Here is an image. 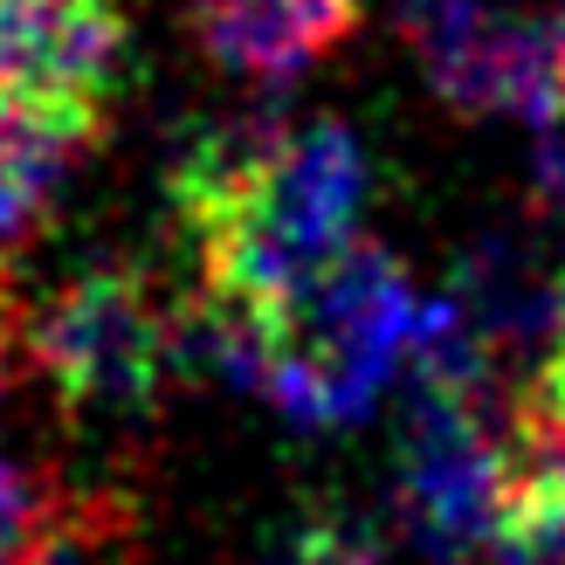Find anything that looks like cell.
I'll return each mask as SVG.
<instances>
[{
	"instance_id": "obj_10",
	"label": "cell",
	"mask_w": 565,
	"mask_h": 565,
	"mask_svg": "<svg viewBox=\"0 0 565 565\" xmlns=\"http://www.w3.org/2000/svg\"><path fill=\"white\" fill-rule=\"evenodd\" d=\"M125 518L104 497L55 503L49 524L35 531V545L21 552V565H125Z\"/></svg>"
},
{
	"instance_id": "obj_15",
	"label": "cell",
	"mask_w": 565,
	"mask_h": 565,
	"mask_svg": "<svg viewBox=\"0 0 565 565\" xmlns=\"http://www.w3.org/2000/svg\"><path fill=\"white\" fill-rule=\"evenodd\" d=\"M14 345H21V318H14V303H8V290H0V401H8V373H14Z\"/></svg>"
},
{
	"instance_id": "obj_12",
	"label": "cell",
	"mask_w": 565,
	"mask_h": 565,
	"mask_svg": "<svg viewBox=\"0 0 565 565\" xmlns=\"http://www.w3.org/2000/svg\"><path fill=\"white\" fill-rule=\"evenodd\" d=\"M269 565H380V545L352 531L345 518H297L282 531V545L269 552Z\"/></svg>"
},
{
	"instance_id": "obj_11",
	"label": "cell",
	"mask_w": 565,
	"mask_h": 565,
	"mask_svg": "<svg viewBox=\"0 0 565 565\" xmlns=\"http://www.w3.org/2000/svg\"><path fill=\"white\" fill-rule=\"evenodd\" d=\"M469 565H565V503L531 490L518 511L483 539V552H476Z\"/></svg>"
},
{
	"instance_id": "obj_4",
	"label": "cell",
	"mask_w": 565,
	"mask_h": 565,
	"mask_svg": "<svg viewBox=\"0 0 565 565\" xmlns=\"http://www.w3.org/2000/svg\"><path fill=\"white\" fill-rule=\"evenodd\" d=\"M531 497L511 414L490 393L414 386V414L393 456V524L420 558H476L483 539Z\"/></svg>"
},
{
	"instance_id": "obj_8",
	"label": "cell",
	"mask_w": 565,
	"mask_h": 565,
	"mask_svg": "<svg viewBox=\"0 0 565 565\" xmlns=\"http://www.w3.org/2000/svg\"><path fill=\"white\" fill-rule=\"evenodd\" d=\"M365 21V0H186V28L214 70L282 90L338 55Z\"/></svg>"
},
{
	"instance_id": "obj_16",
	"label": "cell",
	"mask_w": 565,
	"mask_h": 565,
	"mask_svg": "<svg viewBox=\"0 0 565 565\" xmlns=\"http://www.w3.org/2000/svg\"><path fill=\"white\" fill-rule=\"evenodd\" d=\"M558 352H565V331H558Z\"/></svg>"
},
{
	"instance_id": "obj_7",
	"label": "cell",
	"mask_w": 565,
	"mask_h": 565,
	"mask_svg": "<svg viewBox=\"0 0 565 565\" xmlns=\"http://www.w3.org/2000/svg\"><path fill=\"white\" fill-rule=\"evenodd\" d=\"M456 310L490 359H531L545 365L565 331V263L545 256L539 235L490 228L456 263Z\"/></svg>"
},
{
	"instance_id": "obj_1",
	"label": "cell",
	"mask_w": 565,
	"mask_h": 565,
	"mask_svg": "<svg viewBox=\"0 0 565 565\" xmlns=\"http://www.w3.org/2000/svg\"><path fill=\"white\" fill-rule=\"evenodd\" d=\"M166 193L201 263V290L282 318L359 248L373 166L352 125H290L282 104H256L193 131L166 166Z\"/></svg>"
},
{
	"instance_id": "obj_13",
	"label": "cell",
	"mask_w": 565,
	"mask_h": 565,
	"mask_svg": "<svg viewBox=\"0 0 565 565\" xmlns=\"http://www.w3.org/2000/svg\"><path fill=\"white\" fill-rule=\"evenodd\" d=\"M55 503L14 456H0V565H21V552L35 545V531L49 524Z\"/></svg>"
},
{
	"instance_id": "obj_9",
	"label": "cell",
	"mask_w": 565,
	"mask_h": 565,
	"mask_svg": "<svg viewBox=\"0 0 565 565\" xmlns=\"http://www.w3.org/2000/svg\"><path fill=\"white\" fill-rule=\"evenodd\" d=\"M104 138V110L0 97V263L35 242Z\"/></svg>"
},
{
	"instance_id": "obj_3",
	"label": "cell",
	"mask_w": 565,
	"mask_h": 565,
	"mask_svg": "<svg viewBox=\"0 0 565 565\" xmlns=\"http://www.w3.org/2000/svg\"><path fill=\"white\" fill-rule=\"evenodd\" d=\"M21 345L70 420H152L180 380V303L138 263H90L21 318Z\"/></svg>"
},
{
	"instance_id": "obj_6",
	"label": "cell",
	"mask_w": 565,
	"mask_h": 565,
	"mask_svg": "<svg viewBox=\"0 0 565 565\" xmlns=\"http://www.w3.org/2000/svg\"><path fill=\"white\" fill-rule=\"evenodd\" d=\"M131 76L125 0H0V97L110 110Z\"/></svg>"
},
{
	"instance_id": "obj_14",
	"label": "cell",
	"mask_w": 565,
	"mask_h": 565,
	"mask_svg": "<svg viewBox=\"0 0 565 565\" xmlns=\"http://www.w3.org/2000/svg\"><path fill=\"white\" fill-rule=\"evenodd\" d=\"M531 193L552 221H565V110L539 125V152H531Z\"/></svg>"
},
{
	"instance_id": "obj_5",
	"label": "cell",
	"mask_w": 565,
	"mask_h": 565,
	"mask_svg": "<svg viewBox=\"0 0 565 565\" xmlns=\"http://www.w3.org/2000/svg\"><path fill=\"white\" fill-rule=\"evenodd\" d=\"M401 28L428 70L435 97L469 118H531L565 110V8L518 0H401Z\"/></svg>"
},
{
	"instance_id": "obj_2",
	"label": "cell",
	"mask_w": 565,
	"mask_h": 565,
	"mask_svg": "<svg viewBox=\"0 0 565 565\" xmlns=\"http://www.w3.org/2000/svg\"><path fill=\"white\" fill-rule=\"evenodd\" d=\"M428 297L386 248H352L331 276L269 318L263 401L290 428H359L407 373Z\"/></svg>"
}]
</instances>
